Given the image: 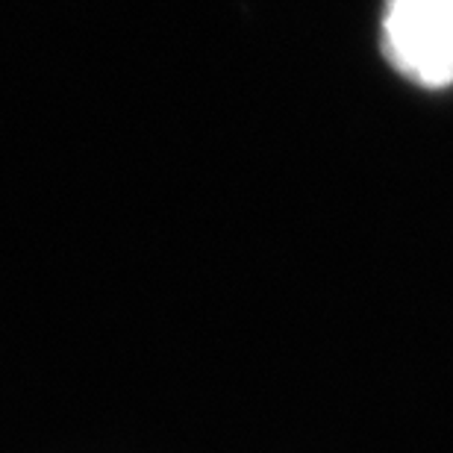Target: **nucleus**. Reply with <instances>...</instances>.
I'll list each match as a JSON object with an SVG mask.
<instances>
[{
  "label": "nucleus",
  "instance_id": "1",
  "mask_svg": "<svg viewBox=\"0 0 453 453\" xmlns=\"http://www.w3.org/2000/svg\"><path fill=\"white\" fill-rule=\"evenodd\" d=\"M380 48L395 74L427 92L453 86V0H386Z\"/></svg>",
  "mask_w": 453,
  "mask_h": 453
}]
</instances>
